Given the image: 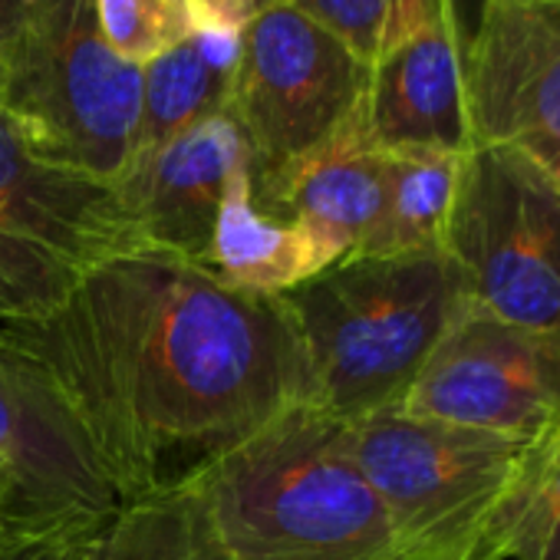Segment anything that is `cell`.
Returning a JSON list of instances; mask_svg holds the SVG:
<instances>
[{"label": "cell", "instance_id": "1", "mask_svg": "<svg viewBox=\"0 0 560 560\" xmlns=\"http://www.w3.org/2000/svg\"><path fill=\"white\" fill-rule=\"evenodd\" d=\"M4 340L60 399L122 501L168 494L298 402L311 380L270 294L136 244Z\"/></svg>", "mask_w": 560, "mask_h": 560}, {"label": "cell", "instance_id": "2", "mask_svg": "<svg viewBox=\"0 0 560 560\" xmlns=\"http://www.w3.org/2000/svg\"><path fill=\"white\" fill-rule=\"evenodd\" d=\"M224 560H399L347 422L298 402L178 488Z\"/></svg>", "mask_w": 560, "mask_h": 560}, {"label": "cell", "instance_id": "3", "mask_svg": "<svg viewBox=\"0 0 560 560\" xmlns=\"http://www.w3.org/2000/svg\"><path fill=\"white\" fill-rule=\"evenodd\" d=\"M273 298L301 343L311 402L340 422L396 409L468 307L445 250L357 254Z\"/></svg>", "mask_w": 560, "mask_h": 560}, {"label": "cell", "instance_id": "4", "mask_svg": "<svg viewBox=\"0 0 560 560\" xmlns=\"http://www.w3.org/2000/svg\"><path fill=\"white\" fill-rule=\"evenodd\" d=\"M139 109L142 67L109 47L96 0H27L0 47V113L37 155L116 185Z\"/></svg>", "mask_w": 560, "mask_h": 560}, {"label": "cell", "instance_id": "5", "mask_svg": "<svg viewBox=\"0 0 560 560\" xmlns=\"http://www.w3.org/2000/svg\"><path fill=\"white\" fill-rule=\"evenodd\" d=\"M399 560H498L494 530L527 442L386 409L347 422Z\"/></svg>", "mask_w": 560, "mask_h": 560}, {"label": "cell", "instance_id": "6", "mask_svg": "<svg viewBox=\"0 0 560 560\" xmlns=\"http://www.w3.org/2000/svg\"><path fill=\"white\" fill-rule=\"evenodd\" d=\"M471 311L560 334V188L527 159L471 145L442 241Z\"/></svg>", "mask_w": 560, "mask_h": 560}, {"label": "cell", "instance_id": "7", "mask_svg": "<svg viewBox=\"0 0 560 560\" xmlns=\"http://www.w3.org/2000/svg\"><path fill=\"white\" fill-rule=\"evenodd\" d=\"M136 244L113 182L47 162L0 113V327L47 317Z\"/></svg>", "mask_w": 560, "mask_h": 560}, {"label": "cell", "instance_id": "8", "mask_svg": "<svg viewBox=\"0 0 560 560\" xmlns=\"http://www.w3.org/2000/svg\"><path fill=\"white\" fill-rule=\"evenodd\" d=\"M370 63L284 0L241 27L228 116L250 149L260 191L360 122Z\"/></svg>", "mask_w": 560, "mask_h": 560}, {"label": "cell", "instance_id": "9", "mask_svg": "<svg viewBox=\"0 0 560 560\" xmlns=\"http://www.w3.org/2000/svg\"><path fill=\"white\" fill-rule=\"evenodd\" d=\"M396 409L534 442L560 429V334L508 327L465 307Z\"/></svg>", "mask_w": 560, "mask_h": 560}, {"label": "cell", "instance_id": "10", "mask_svg": "<svg viewBox=\"0 0 560 560\" xmlns=\"http://www.w3.org/2000/svg\"><path fill=\"white\" fill-rule=\"evenodd\" d=\"M471 145L527 159L560 188V0H485L465 37Z\"/></svg>", "mask_w": 560, "mask_h": 560}, {"label": "cell", "instance_id": "11", "mask_svg": "<svg viewBox=\"0 0 560 560\" xmlns=\"http://www.w3.org/2000/svg\"><path fill=\"white\" fill-rule=\"evenodd\" d=\"M4 524L93 527L122 501L113 475L44 380L0 340Z\"/></svg>", "mask_w": 560, "mask_h": 560}, {"label": "cell", "instance_id": "12", "mask_svg": "<svg viewBox=\"0 0 560 560\" xmlns=\"http://www.w3.org/2000/svg\"><path fill=\"white\" fill-rule=\"evenodd\" d=\"M244 172H250V149L237 122L221 113L162 149L132 159L116 191L139 244L208 267L221 201Z\"/></svg>", "mask_w": 560, "mask_h": 560}, {"label": "cell", "instance_id": "13", "mask_svg": "<svg viewBox=\"0 0 560 560\" xmlns=\"http://www.w3.org/2000/svg\"><path fill=\"white\" fill-rule=\"evenodd\" d=\"M360 126L383 155L471 149L465 106V37L455 11L425 24L370 63Z\"/></svg>", "mask_w": 560, "mask_h": 560}, {"label": "cell", "instance_id": "14", "mask_svg": "<svg viewBox=\"0 0 560 560\" xmlns=\"http://www.w3.org/2000/svg\"><path fill=\"white\" fill-rule=\"evenodd\" d=\"M250 195L260 208L294 221L314 244L320 267H330L373 250L383 218V152L366 142L357 122Z\"/></svg>", "mask_w": 560, "mask_h": 560}, {"label": "cell", "instance_id": "15", "mask_svg": "<svg viewBox=\"0 0 560 560\" xmlns=\"http://www.w3.org/2000/svg\"><path fill=\"white\" fill-rule=\"evenodd\" d=\"M237 50L241 27L218 21L142 67V109L132 159L228 113Z\"/></svg>", "mask_w": 560, "mask_h": 560}, {"label": "cell", "instance_id": "16", "mask_svg": "<svg viewBox=\"0 0 560 560\" xmlns=\"http://www.w3.org/2000/svg\"><path fill=\"white\" fill-rule=\"evenodd\" d=\"M208 267L234 288L270 298L324 270L314 244L294 221L254 201L250 172L237 175L221 201Z\"/></svg>", "mask_w": 560, "mask_h": 560}, {"label": "cell", "instance_id": "17", "mask_svg": "<svg viewBox=\"0 0 560 560\" xmlns=\"http://www.w3.org/2000/svg\"><path fill=\"white\" fill-rule=\"evenodd\" d=\"M462 155L399 152L383 155V218L370 254L442 250L458 188Z\"/></svg>", "mask_w": 560, "mask_h": 560}, {"label": "cell", "instance_id": "18", "mask_svg": "<svg viewBox=\"0 0 560 560\" xmlns=\"http://www.w3.org/2000/svg\"><path fill=\"white\" fill-rule=\"evenodd\" d=\"M73 560H224L198 530L178 491L119 504L77 547Z\"/></svg>", "mask_w": 560, "mask_h": 560}, {"label": "cell", "instance_id": "19", "mask_svg": "<svg viewBox=\"0 0 560 560\" xmlns=\"http://www.w3.org/2000/svg\"><path fill=\"white\" fill-rule=\"evenodd\" d=\"M363 63L452 11V0H284Z\"/></svg>", "mask_w": 560, "mask_h": 560}, {"label": "cell", "instance_id": "20", "mask_svg": "<svg viewBox=\"0 0 560 560\" xmlns=\"http://www.w3.org/2000/svg\"><path fill=\"white\" fill-rule=\"evenodd\" d=\"M560 514V429L527 442L494 530L498 560H530Z\"/></svg>", "mask_w": 560, "mask_h": 560}, {"label": "cell", "instance_id": "21", "mask_svg": "<svg viewBox=\"0 0 560 560\" xmlns=\"http://www.w3.org/2000/svg\"><path fill=\"white\" fill-rule=\"evenodd\" d=\"M96 14L109 47L139 67L208 24H231L211 0H96Z\"/></svg>", "mask_w": 560, "mask_h": 560}, {"label": "cell", "instance_id": "22", "mask_svg": "<svg viewBox=\"0 0 560 560\" xmlns=\"http://www.w3.org/2000/svg\"><path fill=\"white\" fill-rule=\"evenodd\" d=\"M93 527L4 524L0 527V560H73L80 540Z\"/></svg>", "mask_w": 560, "mask_h": 560}, {"label": "cell", "instance_id": "23", "mask_svg": "<svg viewBox=\"0 0 560 560\" xmlns=\"http://www.w3.org/2000/svg\"><path fill=\"white\" fill-rule=\"evenodd\" d=\"M211 4L218 8V14L237 27H244L264 4H270V0H211Z\"/></svg>", "mask_w": 560, "mask_h": 560}, {"label": "cell", "instance_id": "24", "mask_svg": "<svg viewBox=\"0 0 560 560\" xmlns=\"http://www.w3.org/2000/svg\"><path fill=\"white\" fill-rule=\"evenodd\" d=\"M27 0H0V47L8 44V37L14 34L18 21H21V11H24Z\"/></svg>", "mask_w": 560, "mask_h": 560}, {"label": "cell", "instance_id": "25", "mask_svg": "<svg viewBox=\"0 0 560 560\" xmlns=\"http://www.w3.org/2000/svg\"><path fill=\"white\" fill-rule=\"evenodd\" d=\"M530 560H560V514L544 530V537H540V544H537V550H534Z\"/></svg>", "mask_w": 560, "mask_h": 560}, {"label": "cell", "instance_id": "26", "mask_svg": "<svg viewBox=\"0 0 560 560\" xmlns=\"http://www.w3.org/2000/svg\"><path fill=\"white\" fill-rule=\"evenodd\" d=\"M481 4H485V0H452V11H455V21L462 27V37H468V31L475 27V21L481 14Z\"/></svg>", "mask_w": 560, "mask_h": 560}, {"label": "cell", "instance_id": "27", "mask_svg": "<svg viewBox=\"0 0 560 560\" xmlns=\"http://www.w3.org/2000/svg\"><path fill=\"white\" fill-rule=\"evenodd\" d=\"M0 527H4V488H0Z\"/></svg>", "mask_w": 560, "mask_h": 560}]
</instances>
